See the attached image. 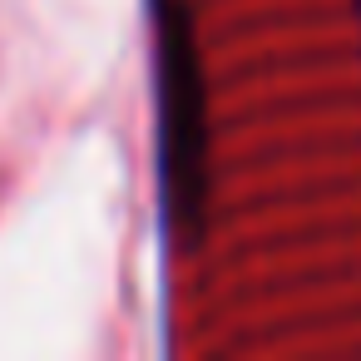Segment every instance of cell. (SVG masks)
Masks as SVG:
<instances>
[{"label": "cell", "mask_w": 361, "mask_h": 361, "mask_svg": "<svg viewBox=\"0 0 361 361\" xmlns=\"http://www.w3.org/2000/svg\"><path fill=\"white\" fill-rule=\"evenodd\" d=\"M154 99L164 218L183 243H193L208 208V90L188 0H154Z\"/></svg>", "instance_id": "obj_1"}]
</instances>
